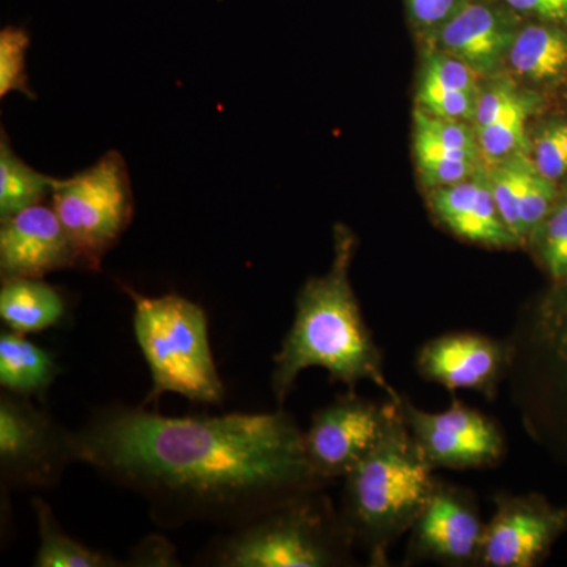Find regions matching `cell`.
I'll use <instances>...</instances> for the list:
<instances>
[{"label":"cell","mask_w":567,"mask_h":567,"mask_svg":"<svg viewBox=\"0 0 567 567\" xmlns=\"http://www.w3.org/2000/svg\"><path fill=\"white\" fill-rule=\"evenodd\" d=\"M406 427L401 409L375 446L344 476L339 520L350 546L385 566L391 546L423 513L436 477Z\"/></svg>","instance_id":"cell-3"},{"label":"cell","mask_w":567,"mask_h":567,"mask_svg":"<svg viewBox=\"0 0 567 567\" xmlns=\"http://www.w3.org/2000/svg\"><path fill=\"white\" fill-rule=\"evenodd\" d=\"M539 341L561 365L567 377V300L550 301L536 320Z\"/></svg>","instance_id":"cell-28"},{"label":"cell","mask_w":567,"mask_h":567,"mask_svg":"<svg viewBox=\"0 0 567 567\" xmlns=\"http://www.w3.org/2000/svg\"><path fill=\"white\" fill-rule=\"evenodd\" d=\"M522 20L547 22L567 29V0H502Z\"/></svg>","instance_id":"cell-31"},{"label":"cell","mask_w":567,"mask_h":567,"mask_svg":"<svg viewBox=\"0 0 567 567\" xmlns=\"http://www.w3.org/2000/svg\"><path fill=\"white\" fill-rule=\"evenodd\" d=\"M54 183V177L22 162L11 148L6 132L0 134V221L43 204L51 196Z\"/></svg>","instance_id":"cell-23"},{"label":"cell","mask_w":567,"mask_h":567,"mask_svg":"<svg viewBox=\"0 0 567 567\" xmlns=\"http://www.w3.org/2000/svg\"><path fill=\"white\" fill-rule=\"evenodd\" d=\"M475 71L451 54H432L424 63L417 100L436 117L475 121L481 92Z\"/></svg>","instance_id":"cell-17"},{"label":"cell","mask_w":567,"mask_h":567,"mask_svg":"<svg viewBox=\"0 0 567 567\" xmlns=\"http://www.w3.org/2000/svg\"><path fill=\"white\" fill-rule=\"evenodd\" d=\"M431 207L451 234L468 244L496 249L522 246L502 218L484 175L475 174L464 182L432 189Z\"/></svg>","instance_id":"cell-15"},{"label":"cell","mask_w":567,"mask_h":567,"mask_svg":"<svg viewBox=\"0 0 567 567\" xmlns=\"http://www.w3.org/2000/svg\"><path fill=\"white\" fill-rule=\"evenodd\" d=\"M468 0H404L406 14L417 32L435 39L436 32L457 13Z\"/></svg>","instance_id":"cell-29"},{"label":"cell","mask_w":567,"mask_h":567,"mask_svg":"<svg viewBox=\"0 0 567 567\" xmlns=\"http://www.w3.org/2000/svg\"><path fill=\"white\" fill-rule=\"evenodd\" d=\"M494 505L480 566H536L567 527V509L548 506L537 496L498 494Z\"/></svg>","instance_id":"cell-12"},{"label":"cell","mask_w":567,"mask_h":567,"mask_svg":"<svg viewBox=\"0 0 567 567\" xmlns=\"http://www.w3.org/2000/svg\"><path fill=\"white\" fill-rule=\"evenodd\" d=\"M522 22L502 0H468L435 40L475 73L491 74L509 51Z\"/></svg>","instance_id":"cell-14"},{"label":"cell","mask_w":567,"mask_h":567,"mask_svg":"<svg viewBox=\"0 0 567 567\" xmlns=\"http://www.w3.org/2000/svg\"><path fill=\"white\" fill-rule=\"evenodd\" d=\"M76 462L73 432L55 423L32 399L0 395V476L3 487L50 488Z\"/></svg>","instance_id":"cell-7"},{"label":"cell","mask_w":567,"mask_h":567,"mask_svg":"<svg viewBox=\"0 0 567 567\" xmlns=\"http://www.w3.org/2000/svg\"><path fill=\"white\" fill-rule=\"evenodd\" d=\"M555 199L554 181H548L535 163L528 171L527 185H525L524 205H522V223H524L525 240H529L537 227L540 226L551 212Z\"/></svg>","instance_id":"cell-27"},{"label":"cell","mask_w":567,"mask_h":567,"mask_svg":"<svg viewBox=\"0 0 567 567\" xmlns=\"http://www.w3.org/2000/svg\"><path fill=\"white\" fill-rule=\"evenodd\" d=\"M532 164L528 159L520 158V155L511 156V158L503 159L488 174V183H491L502 218L505 219L506 226L509 227L511 233L516 235L522 246L527 244L524 223H522V205H524L525 185H527Z\"/></svg>","instance_id":"cell-24"},{"label":"cell","mask_w":567,"mask_h":567,"mask_svg":"<svg viewBox=\"0 0 567 567\" xmlns=\"http://www.w3.org/2000/svg\"><path fill=\"white\" fill-rule=\"evenodd\" d=\"M40 547L33 558L35 567H118L123 563L103 551L78 543L63 532L50 505L44 499L33 498Z\"/></svg>","instance_id":"cell-22"},{"label":"cell","mask_w":567,"mask_h":567,"mask_svg":"<svg viewBox=\"0 0 567 567\" xmlns=\"http://www.w3.org/2000/svg\"><path fill=\"white\" fill-rule=\"evenodd\" d=\"M484 532L486 524L472 491L436 480L423 513L410 529L405 565L480 566Z\"/></svg>","instance_id":"cell-10"},{"label":"cell","mask_w":567,"mask_h":567,"mask_svg":"<svg viewBox=\"0 0 567 567\" xmlns=\"http://www.w3.org/2000/svg\"><path fill=\"white\" fill-rule=\"evenodd\" d=\"M513 342L458 331L425 342L416 353L417 374L450 391L468 390L495 399L516 361Z\"/></svg>","instance_id":"cell-11"},{"label":"cell","mask_w":567,"mask_h":567,"mask_svg":"<svg viewBox=\"0 0 567 567\" xmlns=\"http://www.w3.org/2000/svg\"><path fill=\"white\" fill-rule=\"evenodd\" d=\"M507 58L518 76L533 82L557 80L567 69V29L524 20Z\"/></svg>","instance_id":"cell-20"},{"label":"cell","mask_w":567,"mask_h":567,"mask_svg":"<svg viewBox=\"0 0 567 567\" xmlns=\"http://www.w3.org/2000/svg\"><path fill=\"white\" fill-rule=\"evenodd\" d=\"M413 142H415L417 167L424 185L429 188L454 185L477 174L481 153L464 151L447 144L425 125L417 112H415Z\"/></svg>","instance_id":"cell-21"},{"label":"cell","mask_w":567,"mask_h":567,"mask_svg":"<svg viewBox=\"0 0 567 567\" xmlns=\"http://www.w3.org/2000/svg\"><path fill=\"white\" fill-rule=\"evenodd\" d=\"M398 402L410 434L432 468H491L505 456L502 427L465 402L454 399L440 413L424 412L402 395Z\"/></svg>","instance_id":"cell-8"},{"label":"cell","mask_w":567,"mask_h":567,"mask_svg":"<svg viewBox=\"0 0 567 567\" xmlns=\"http://www.w3.org/2000/svg\"><path fill=\"white\" fill-rule=\"evenodd\" d=\"M65 315V298L44 278L2 281L0 319L10 331L20 334L40 333L58 327Z\"/></svg>","instance_id":"cell-18"},{"label":"cell","mask_w":567,"mask_h":567,"mask_svg":"<svg viewBox=\"0 0 567 567\" xmlns=\"http://www.w3.org/2000/svg\"><path fill=\"white\" fill-rule=\"evenodd\" d=\"M398 401L379 405L350 391L317 410L305 434V450L320 483L344 477L375 446L398 412Z\"/></svg>","instance_id":"cell-9"},{"label":"cell","mask_w":567,"mask_h":567,"mask_svg":"<svg viewBox=\"0 0 567 567\" xmlns=\"http://www.w3.org/2000/svg\"><path fill=\"white\" fill-rule=\"evenodd\" d=\"M122 289L134 303V336L151 369L152 390L144 404L158 402L164 393L181 394L197 404H221L226 391L203 306L181 295L145 297L132 287Z\"/></svg>","instance_id":"cell-4"},{"label":"cell","mask_w":567,"mask_h":567,"mask_svg":"<svg viewBox=\"0 0 567 567\" xmlns=\"http://www.w3.org/2000/svg\"><path fill=\"white\" fill-rule=\"evenodd\" d=\"M532 102L509 84L481 92L476 111V137L481 155L503 162L527 151V121Z\"/></svg>","instance_id":"cell-16"},{"label":"cell","mask_w":567,"mask_h":567,"mask_svg":"<svg viewBox=\"0 0 567 567\" xmlns=\"http://www.w3.org/2000/svg\"><path fill=\"white\" fill-rule=\"evenodd\" d=\"M31 47V37L22 28H3L0 31V96L20 92L28 99H35L29 87L25 71V54Z\"/></svg>","instance_id":"cell-26"},{"label":"cell","mask_w":567,"mask_h":567,"mask_svg":"<svg viewBox=\"0 0 567 567\" xmlns=\"http://www.w3.org/2000/svg\"><path fill=\"white\" fill-rule=\"evenodd\" d=\"M555 132H557L559 141H561L563 147L567 153V123H563V125H555Z\"/></svg>","instance_id":"cell-33"},{"label":"cell","mask_w":567,"mask_h":567,"mask_svg":"<svg viewBox=\"0 0 567 567\" xmlns=\"http://www.w3.org/2000/svg\"><path fill=\"white\" fill-rule=\"evenodd\" d=\"M73 439L76 462L147 499L163 527H241L322 486L305 432L281 410L169 417L112 404L96 409Z\"/></svg>","instance_id":"cell-1"},{"label":"cell","mask_w":567,"mask_h":567,"mask_svg":"<svg viewBox=\"0 0 567 567\" xmlns=\"http://www.w3.org/2000/svg\"><path fill=\"white\" fill-rule=\"evenodd\" d=\"M61 368L48 350L33 344L25 334L3 331L0 336V385L21 398H40L58 379Z\"/></svg>","instance_id":"cell-19"},{"label":"cell","mask_w":567,"mask_h":567,"mask_svg":"<svg viewBox=\"0 0 567 567\" xmlns=\"http://www.w3.org/2000/svg\"><path fill=\"white\" fill-rule=\"evenodd\" d=\"M80 268L78 254L52 205H33L0 226L2 281L44 278L54 271Z\"/></svg>","instance_id":"cell-13"},{"label":"cell","mask_w":567,"mask_h":567,"mask_svg":"<svg viewBox=\"0 0 567 567\" xmlns=\"http://www.w3.org/2000/svg\"><path fill=\"white\" fill-rule=\"evenodd\" d=\"M535 166L548 181H558L567 174V153L555 126L544 130L536 140Z\"/></svg>","instance_id":"cell-30"},{"label":"cell","mask_w":567,"mask_h":567,"mask_svg":"<svg viewBox=\"0 0 567 567\" xmlns=\"http://www.w3.org/2000/svg\"><path fill=\"white\" fill-rule=\"evenodd\" d=\"M130 565L133 566H177L174 548L167 540L159 537H151L144 540L140 547L134 550Z\"/></svg>","instance_id":"cell-32"},{"label":"cell","mask_w":567,"mask_h":567,"mask_svg":"<svg viewBox=\"0 0 567 567\" xmlns=\"http://www.w3.org/2000/svg\"><path fill=\"white\" fill-rule=\"evenodd\" d=\"M51 205L78 254L81 270H102L104 256L133 221L132 182L122 153H104L87 169L55 178Z\"/></svg>","instance_id":"cell-6"},{"label":"cell","mask_w":567,"mask_h":567,"mask_svg":"<svg viewBox=\"0 0 567 567\" xmlns=\"http://www.w3.org/2000/svg\"><path fill=\"white\" fill-rule=\"evenodd\" d=\"M315 491L234 528L212 548L207 565L328 567L344 561L346 548L352 546L339 517Z\"/></svg>","instance_id":"cell-5"},{"label":"cell","mask_w":567,"mask_h":567,"mask_svg":"<svg viewBox=\"0 0 567 567\" xmlns=\"http://www.w3.org/2000/svg\"><path fill=\"white\" fill-rule=\"evenodd\" d=\"M353 248L352 234L338 227L330 271L309 279L298 293L293 323L276 353L271 374V390L279 404L309 368L324 369L331 382L344 383L350 391L369 380L393 401L401 398L388 383L382 353L350 284Z\"/></svg>","instance_id":"cell-2"},{"label":"cell","mask_w":567,"mask_h":567,"mask_svg":"<svg viewBox=\"0 0 567 567\" xmlns=\"http://www.w3.org/2000/svg\"><path fill=\"white\" fill-rule=\"evenodd\" d=\"M555 282H567V203L559 205L537 227L529 240Z\"/></svg>","instance_id":"cell-25"}]
</instances>
